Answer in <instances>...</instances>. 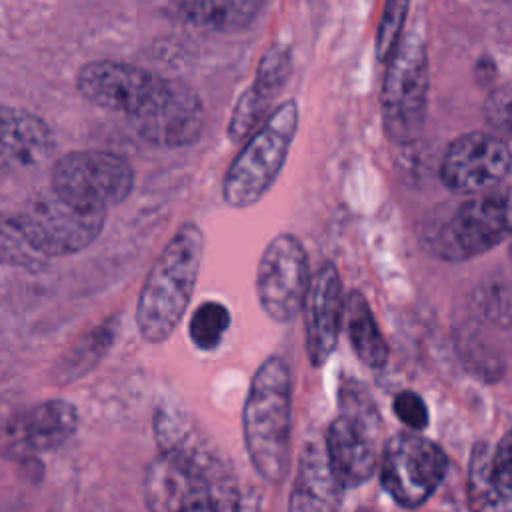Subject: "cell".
<instances>
[{
  "instance_id": "d6986e66",
  "label": "cell",
  "mask_w": 512,
  "mask_h": 512,
  "mask_svg": "<svg viewBox=\"0 0 512 512\" xmlns=\"http://www.w3.org/2000/svg\"><path fill=\"white\" fill-rule=\"evenodd\" d=\"M342 494L344 486L332 470L326 446L310 442L298 458L288 512H336Z\"/></svg>"
},
{
  "instance_id": "2e32d148",
  "label": "cell",
  "mask_w": 512,
  "mask_h": 512,
  "mask_svg": "<svg viewBox=\"0 0 512 512\" xmlns=\"http://www.w3.org/2000/svg\"><path fill=\"white\" fill-rule=\"evenodd\" d=\"M344 302L340 274L334 264L324 262L310 278L302 308L306 322V350L314 366H322L338 344Z\"/></svg>"
},
{
  "instance_id": "ffe728a7",
  "label": "cell",
  "mask_w": 512,
  "mask_h": 512,
  "mask_svg": "<svg viewBox=\"0 0 512 512\" xmlns=\"http://www.w3.org/2000/svg\"><path fill=\"white\" fill-rule=\"evenodd\" d=\"M186 22L210 32H238L250 26L264 0H176Z\"/></svg>"
},
{
  "instance_id": "d4e9b609",
  "label": "cell",
  "mask_w": 512,
  "mask_h": 512,
  "mask_svg": "<svg viewBox=\"0 0 512 512\" xmlns=\"http://www.w3.org/2000/svg\"><path fill=\"white\" fill-rule=\"evenodd\" d=\"M230 328V310L218 300H204L188 320V336L198 350L210 352L220 346Z\"/></svg>"
},
{
  "instance_id": "277c9868",
  "label": "cell",
  "mask_w": 512,
  "mask_h": 512,
  "mask_svg": "<svg viewBox=\"0 0 512 512\" xmlns=\"http://www.w3.org/2000/svg\"><path fill=\"white\" fill-rule=\"evenodd\" d=\"M298 120L296 100H286L248 136L222 180V198L228 206H254L272 188L286 164Z\"/></svg>"
},
{
  "instance_id": "7c38bea8",
  "label": "cell",
  "mask_w": 512,
  "mask_h": 512,
  "mask_svg": "<svg viewBox=\"0 0 512 512\" xmlns=\"http://www.w3.org/2000/svg\"><path fill=\"white\" fill-rule=\"evenodd\" d=\"M78 428V410L62 398L42 400L0 420V458L28 464L66 444Z\"/></svg>"
},
{
  "instance_id": "f1b7e54d",
  "label": "cell",
  "mask_w": 512,
  "mask_h": 512,
  "mask_svg": "<svg viewBox=\"0 0 512 512\" xmlns=\"http://www.w3.org/2000/svg\"><path fill=\"white\" fill-rule=\"evenodd\" d=\"M492 470L502 486L512 492V430L492 448Z\"/></svg>"
},
{
  "instance_id": "cb8c5ba5",
  "label": "cell",
  "mask_w": 512,
  "mask_h": 512,
  "mask_svg": "<svg viewBox=\"0 0 512 512\" xmlns=\"http://www.w3.org/2000/svg\"><path fill=\"white\" fill-rule=\"evenodd\" d=\"M46 258L24 234L14 214H0V264L40 272L48 266Z\"/></svg>"
},
{
  "instance_id": "5bb4252c",
  "label": "cell",
  "mask_w": 512,
  "mask_h": 512,
  "mask_svg": "<svg viewBox=\"0 0 512 512\" xmlns=\"http://www.w3.org/2000/svg\"><path fill=\"white\" fill-rule=\"evenodd\" d=\"M512 170V152L492 132H466L454 138L442 156L440 178L456 194H476L500 186Z\"/></svg>"
},
{
  "instance_id": "ba28073f",
  "label": "cell",
  "mask_w": 512,
  "mask_h": 512,
  "mask_svg": "<svg viewBox=\"0 0 512 512\" xmlns=\"http://www.w3.org/2000/svg\"><path fill=\"white\" fill-rule=\"evenodd\" d=\"M14 216L28 240L46 258L82 252L106 224V210L78 208L52 188L32 194Z\"/></svg>"
},
{
  "instance_id": "8fae6325",
  "label": "cell",
  "mask_w": 512,
  "mask_h": 512,
  "mask_svg": "<svg viewBox=\"0 0 512 512\" xmlns=\"http://www.w3.org/2000/svg\"><path fill=\"white\" fill-rule=\"evenodd\" d=\"M342 412L328 428L326 452L334 474L344 488L364 484L378 464V420L372 406L358 400L354 390H342Z\"/></svg>"
},
{
  "instance_id": "7a4b0ae2",
  "label": "cell",
  "mask_w": 512,
  "mask_h": 512,
  "mask_svg": "<svg viewBox=\"0 0 512 512\" xmlns=\"http://www.w3.org/2000/svg\"><path fill=\"white\" fill-rule=\"evenodd\" d=\"M204 258V232L182 224L150 266L136 304V324L148 344L172 336L188 310Z\"/></svg>"
},
{
  "instance_id": "44dd1931",
  "label": "cell",
  "mask_w": 512,
  "mask_h": 512,
  "mask_svg": "<svg viewBox=\"0 0 512 512\" xmlns=\"http://www.w3.org/2000/svg\"><path fill=\"white\" fill-rule=\"evenodd\" d=\"M344 320L356 356L370 368H382L388 362V344L362 292L352 290L346 296Z\"/></svg>"
},
{
  "instance_id": "83f0119b",
  "label": "cell",
  "mask_w": 512,
  "mask_h": 512,
  "mask_svg": "<svg viewBox=\"0 0 512 512\" xmlns=\"http://www.w3.org/2000/svg\"><path fill=\"white\" fill-rule=\"evenodd\" d=\"M394 414L410 428L414 430H424L428 426V408L424 404V400L410 390H404L400 394H396L394 398Z\"/></svg>"
},
{
  "instance_id": "3957f363",
  "label": "cell",
  "mask_w": 512,
  "mask_h": 512,
  "mask_svg": "<svg viewBox=\"0 0 512 512\" xmlns=\"http://www.w3.org/2000/svg\"><path fill=\"white\" fill-rule=\"evenodd\" d=\"M242 434L256 474L268 484H280L290 468L292 436V376L280 356L266 358L250 380Z\"/></svg>"
},
{
  "instance_id": "9c48e42d",
  "label": "cell",
  "mask_w": 512,
  "mask_h": 512,
  "mask_svg": "<svg viewBox=\"0 0 512 512\" xmlns=\"http://www.w3.org/2000/svg\"><path fill=\"white\" fill-rule=\"evenodd\" d=\"M448 458L438 444L416 432L394 434L382 452L380 480L398 506L418 508L440 486Z\"/></svg>"
},
{
  "instance_id": "7402d4cb",
  "label": "cell",
  "mask_w": 512,
  "mask_h": 512,
  "mask_svg": "<svg viewBox=\"0 0 512 512\" xmlns=\"http://www.w3.org/2000/svg\"><path fill=\"white\" fill-rule=\"evenodd\" d=\"M470 512H512V492L502 486L492 470V448L476 442L468 464Z\"/></svg>"
},
{
  "instance_id": "52a82bcc",
  "label": "cell",
  "mask_w": 512,
  "mask_h": 512,
  "mask_svg": "<svg viewBox=\"0 0 512 512\" xmlns=\"http://www.w3.org/2000/svg\"><path fill=\"white\" fill-rule=\"evenodd\" d=\"M50 188L78 208L108 212L130 196L134 168L108 150H74L54 162Z\"/></svg>"
},
{
  "instance_id": "30bf717a",
  "label": "cell",
  "mask_w": 512,
  "mask_h": 512,
  "mask_svg": "<svg viewBox=\"0 0 512 512\" xmlns=\"http://www.w3.org/2000/svg\"><path fill=\"white\" fill-rule=\"evenodd\" d=\"M310 278L302 242L286 232L274 236L256 268V294L266 316L292 322L304 308Z\"/></svg>"
},
{
  "instance_id": "8992f818",
  "label": "cell",
  "mask_w": 512,
  "mask_h": 512,
  "mask_svg": "<svg viewBox=\"0 0 512 512\" xmlns=\"http://www.w3.org/2000/svg\"><path fill=\"white\" fill-rule=\"evenodd\" d=\"M430 90L428 50L418 30L404 32L386 60L380 88L384 134L394 144L414 142L424 128Z\"/></svg>"
},
{
  "instance_id": "484cf974",
  "label": "cell",
  "mask_w": 512,
  "mask_h": 512,
  "mask_svg": "<svg viewBox=\"0 0 512 512\" xmlns=\"http://www.w3.org/2000/svg\"><path fill=\"white\" fill-rule=\"evenodd\" d=\"M410 8V0H386L382 18L376 32V58L386 62L394 52L398 40L402 38V28L406 22V14Z\"/></svg>"
},
{
  "instance_id": "ac0fdd59",
  "label": "cell",
  "mask_w": 512,
  "mask_h": 512,
  "mask_svg": "<svg viewBox=\"0 0 512 512\" xmlns=\"http://www.w3.org/2000/svg\"><path fill=\"white\" fill-rule=\"evenodd\" d=\"M54 150L50 126L36 114L0 104V172L42 164Z\"/></svg>"
},
{
  "instance_id": "e0dca14e",
  "label": "cell",
  "mask_w": 512,
  "mask_h": 512,
  "mask_svg": "<svg viewBox=\"0 0 512 512\" xmlns=\"http://www.w3.org/2000/svg\"><path fill=\"white\" fill-rule=\"evenodd\" d=\"M292 70L290 50L282 44L270 46L256 68L254 82L242 92L236 100L230 122H228V138L238 142L248 138L268 116L270 108L284 88Z\"/></svg>"
},
{
  "instance_id": "5b68a950",
  "label": "cell",
  "mask_w": 512,
  "mask_h": 512,
  "mask_svg": "<svg viewBox=\"0 0 512 512\" xmlns=\"http://www.w3.org/2000/svg\"><path fill=\"white\" fill-rule=\"evenodd\" d=\"M512 236V186L470 194L444 218L426 228V246L448 262L480 256Z\"/></svg>"
},
{
  "instance_id": "9a60e30c",
  "label": "cell",
  "mask_w": 512,
  "mask_h": 512,
  "mask_svg": "<svg viewBox=\"0 0 512 512\" xmlns=\"http://www.w3.org/2000/svg\"><path fill=\"white\" fill-rule=\"evenodd\" d=\"M162 76L118 60L86 62L76 74V88L90 104L134 118L160 88Z\"/></svg>"
},
{
  "instance_id": "6da1fadb",
  "label": "cell",
  "mask_w": 512,
  "mask_h": 512,
  "mask_svg": "<svg viewBox=\"0 0 512 512\" xmlns=\"http://www.w3.org/2000/svg\"><path fill=\"white\" fill-rule=\"evenodd\" d=\"M160 454L148 462L142 494L148 512H258L260 494L246 486L216 444L166 404L156 410Z\"/></svg>"
},
{
  "instance_id": "4316f807",
  "label": "cell",
  "mask_w": 512,
  "mask_h": 512,
  "mask_svg": "<svg viewBox=\"0 0 512 512\" xmlns=\"http://www.w3.org/2000/svg\"><path fill=\"white\" fill-rule=\"evenodd\" d=\"M486 124L500 138H512V84L494 88L482 106Z\"/></svg>"
},
{
  "instance_id": "f546056e",
  "label": "cell",
  "mask_w": 512,
  "mask_h": 512,
  "mask_svg": "<svg viewBox=\"0 0 512 512\" xmlns=\"http://www.w3.org/2000/svg\"><path fill=\"white\" fill-rule=\"evenodd\" d=\"M356 512H372V510H368V508H358Z\"/></svg>"
},
{
  "instance_id": "603a6c76",
  "label": "cell",
  "mask_w": 512,
  "mask_h": 512,
  "mask_svg": "<svg viewBox=\"0 0 512 512\" xmlns=\"http://www.w3.org/2000/svg\"><path fill=\"white\" fill-rule=\"evenodd\" d=\"M116 336V324L114 318L108 322L92 328L86 332L80 340H76L70 350L60 358L58 362V380H74L82 376L86 370H90L112 346Z\"/></svg>"
},
{
  "instance_id": "4fadbf2b",
  "label": "cell",
  "mask_w": 512,
  "mask_h": 512,
  "mask_svg": "<svg viewBox=\"0 0 512 512\" xmlns=\"http://www.w3.org/2000/svg\"><path fill=\"white\" fill-rule=\"evenodd\" d=\"M130 122L142 140L154 146L178 148L198 140L206 112L200 94L190 84L162 78L160 88Z\"/></svg>"
}]
</instances>
